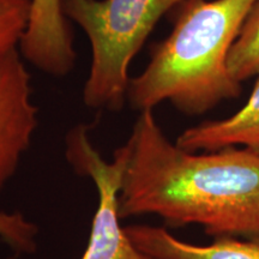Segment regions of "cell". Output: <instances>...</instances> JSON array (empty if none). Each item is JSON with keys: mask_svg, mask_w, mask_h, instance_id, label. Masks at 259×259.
Returning <instances> with one entry per match:
<instances>
[{"mask_svg": "<svg viewBox=\"0 0 259 259\" xmlns=\"http://www.w3.org/2000/svg\"><path fill=\"white\" fill-rule=\"evenodd\" d=\"M19 53L42 72L63 77L71 72L77 53L61 0H31V14Z\"/></svg>", "mask_w": 259, "mask_h": 259, "instance_id": "obj_6", "label": "cell"}, {"mask_svg": "<svg viewBox=\"0 0 259 259\" xmlns=\"http://www.w3.org/2000/svg\"><path fill=\"white\" fill-rule=\"evenodd\" d=\"M184 0H61L63 12L83 29L92 64L83 89L90 108L120 111L127 100L128 67L150 32Z\"/></svg>", "mask_w": 259, "mask_h": 259, "instance_id": "obj_3", "label": "cell"}, {"mask_svg": "<svg viewBox=\"0 0 259 259\" xmlns=\"http://www.w3.org/2000/svg\"><path fill=\"white\" fill-rule=\"evenodd\" d=\"M125 232L139 251L153 259H259V236H220L206 246L178 239L162 227L134 225Z\"/></svg>", "mask_w": 259, "mask_h": 259, "instance_id": "obj_7", "label": "cell"}, {"mask_svg": "<svg viewBox=\"0 0 259 259\" xmlns=\"http://www.w3.org/2000/svg\"><path fill=\"white\" fill-rule=\"evenodd\" d=\"M176 144L192 153L242 145L259 154V79L240 111L227 119L204 121L185 130Z\"/></svg>", "mask_w": 259, "mask_h": 259, "instance_id": "obj_8", "label": "cell"}, {"mask_svg": "<svg viewBox=\"0 0 259 259\" xmlns=\"http://www.w3.org/2000/svg\"><path fill=\"white\" fill-rule=\"evenodd\" d=\"M65 155L77 174L95 183L99 194L88 246L80 259H153L132 244L121 227L118 197L124 156L120 150L116 149L113 161H106L90 142L88 127L79 125L66 136Z\"/></svg>", "mask_w": 259, "mask_h": 259, "instance_id": "obj_4", "label": "cell"}, {"mask_svg": "<svg viewBox=\"0 0 259 259\" xmlns=\"http://www.w3.org/2000/svg\"><path fill=\"white\" fill-rule=\"evenodd\" d=\"M38 228L21 212L0 211V239L17 253L36 251Z\"/></svg>", "mask_w": 259, "mask_h": 259, "instance_id": "obj_11", "label": "cell"}, {"mask_svg": "<svg viewBox=\"0 0 259 259\" xmlns=\"http://www.w3.org/2000/svg\"><path fill=\"white\" fill-rule=\"evenodd\" d=\"M8 259H15V258H8Z\"/></svg>", "mask_w": 259, "mask_h": 259, "instance_id": "obj_12", "label": "cell"}, {"mask_svg": "<svg viewBox=\"0 0 259 259\" xmlns=\"http://www.w3.org/2000/svg\"><path fill=\"white\" fill-rule=\"evenodd\" d=\"M228 70L238 83L259 74V0L251 9L229 51Z\"/></svg>", "mask_w": 259, "mask_h": 259, "instance_id": "obj_9", "label": "cell"}, {"mask_svg": "<svg viewBox=\"0 0 259 259\" xmlns=\"http://www.w3.org/2000/svg\"><path fill=\"white\" fill-rule=\"evenodd\" d=\"M23 60L16 50L0 61V193L15 176L38 124Z\"/></svg>", "mask_w": 259, "mask_h": 259, "instance_id": "obj_5", "label": "cell"}, {"mask_svg": "<svg viewBox=\"0 0 259 259\" xmlns=\"http://www.w3.org/2000/svg\"><path fill=\"white\" fill-rule=\"evenodd\" d=\"M121 219L156 215L170 227L199 225L213 238L259 236V154L247 148L184 150L153 111H142L124 145Z\"/></svg>", "mask_w": 259, "mask_h": 259, "instance_id": "obj_1", "label": "cell"}, {"mask_svg": "<svg viewBox=\"0 0 259 259\" xmlns=\"http://www.w3.org/2000/svg\"><path fill=\"white\" fill-rule=\"evenodd\" d=\"M258 0H184L176 24L143 72L130 79L127 101L153 111L169 101L187 115L241 94L228 70L229 51Z\"/></svg>", "mask_w": 259, "mask_h": 259, "instance_id": "obj_2", "label": "cell"}, {"mask_svg": "<svg viewBox=\"0 0 259 259\" xmlns=\"http://www.w3.org/2000/svg\"><path fill=\"white\" fill-rule=\"evenodd\" d=\"M30 14L31 0H0V61L19 50Z\"/></svg>", "mask_w": 259, "mask_h": 259, "instance_id": "obj_10", "label": "cell"}]
</instances>
